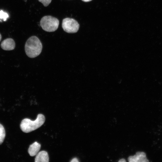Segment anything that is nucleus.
<instances>
[{
    "label": "nucleus",
    "mask_w": 162,
    "mask_h": 162,
    "mask_svg": "<svg viewBox=\"0 0 162 162\" xmlns=\"http://www.w3.org/2000/svg\"><path fill=\"white\" fill-rule=\"evenodd\" d=\"M82 0L84 2H90L92 0Z\"/></svg>",
    "instance_id": "4468645a"
},
{
    "label": "nucleus",
    "mask_w": 162,
    "mask_h": 162,
    "mask_svg": "<svg viewBox=\"0 0 162 162\" xmlns=\"http://www.w3.org/2000/svg\"><path fill=\"white\" fill-rule=\"evenodd\" d=\"M45 120L44 116L41 114H38L34 121L25 118L23 119L20 124V128L24 132L28 133L34 130L41 127Z\"/></svg>",
    "instance_id": "f03ea898"
},
{
    "label": "nucleus",
    "mask_w": 162,
    "mask_h": 162,
    "mask_svg": "<svg viewBox=\"0 0 162 162\" xmlns=\"http://www.w3.org/2000/svg\"><path fill=\"white\" fill-rule=\"evenodd\" d=\"M2 49L5 50H11L15 48V43L12 38H8L3 40L1 44Z\"/></svg>",
    "instance_id": "423d86ee"
},
{
    "label": "nucleus",
    "mask_w": 162,
    "mask_h": 162,
    "mask_svg": "<svg viewBox=\"0 0 162 162\" xmlns=\"http://www.w3.org/2000/svg\"><path fill=\"white\" fill-rule=\"evenodd\" d=\"M71 162H79L78 159L76 158H73L70 161Z\"/></svg>",
    "instance_id": "f8f14e48"
},
{
    "label": "nucleus",
    "mask_w": 162,
    "mask_h": 162,
    "mask_svg": "<svg viewBox=\"0 0 162 162\" xmlns=\"http://www.w3.org/2000/svg\"><path fill=\"white\" fill-rule=\"evenodd\" d=\"M40 24L42 28L45 31L49 32H53L58 28L59 21L55 17L46 16L41 18Z\"/></svg>",
    "instance_id": "7ed1b4c3"
},
{
    "label": "nucleus",
    "mask_w": 162,
    "mask_h": 162,
    "mask_svg": "<svg viewBox=\"0 0 162 162\" xmlns=\"http://www.w3.org/2000/svg\"><path fill=\"white\" fill-rule=\"evenodd\" d=\"M62 27L64 30L66 32L73 33H76L78 31L80 25L75 20L66 18L63 19Z\"/></svg>",
    "instance_id": "20e7f679"
},
{
    "label": "nucleus",
    "mask_w": 162,
    "mask_h": 162,
    "mask_svg": "<svg viewBox=\"0 0 162 162\" xmlns=\"http://www.w3.org/2000/svg\"><path fill=\"white\" fill-rule=\"evenodd\" d=\"M118 162H126V160H125V159H121L120 160H119L118 161Z\"/></svg>",
    "instance_id": "ddd939ff"
},
{
    "label": "nucleus",
    "mask_w": 162,
    "mask_h": 162,
    "mask_svg": "<svg viewBox=\"0 0 162 162\" xmlns=\"http://www.w3.org/2000/svg\"><path fill=\"white\" fill-rule=\"evenodd\" d=\"M42 49V43L36 36L30 37L25 44V50L26 55L29 58H34L40 55Z\"/></svg>",
    "instance_id": "f257e3e1"
},
{
    "label": "nucleus",
    "mask_w": 162,
    "mask_h": 162,
    "mask_svg": "<svg viewBox=\"0 0 162 162\" xmlns=\"http://www.w3.org/2000/svg\"><path fill=\"white\" fill-rule=\"evenodd\" d=\"M9 15L7 13L2 10L0 11V19H3L4 21H6Z\"/></svg>",
    "instance_id": "9d476101"
},
{
    "label": "nucleus",
    "mask_w": 162,
    "mask_h": 162,
    "mask_svg": "<svg viewBox=\"0 0 162 162\" xmlns=\"http://www.w3.org/2000/svg\"><path fill=\"white\" fill-rule=\"evenodd\" d=\"M1 38H2V36L1 34H0V41H1Z\"/></svg>",
    "instance_id": "2eb2a0df"
},
{
    "label": "nucleus",
    "mask_w": 162,
    "mask_h": 162,
    "mask_svg": "<svg viewBox=\"0 0 162 162\" xmlns=\"http://www.w3.org/2000/svg\"><path fill=\"white\" fill-rule=\"evenodd\" d=\"M40 147V144L37 142H35L31 145L28 150L30 155L31 156L36 155L38 152Z\"/></svg>",
    "instance_id": "6e6552de"
},
{
    "label": "nucleus",
    "mask_w": 162,
    "mask_h": 162,
    "mask_svg": "<svg viewBox=\"0 0 162 162\" xmlns=\"http://www.w3.org/2000/svg\"><path fill=\"white\" fill-rule=\"evenodd\" d=\"M38 1L41 2L43 5L46 7L48 6L51 3L52 0H38Z\"/></svg>",
    "instance_id": "9b49d317"
},
{
    "label": "nucleus",
    "mask_w": 162,
    "mask_h": 162,
    "mask_svg": "<svg viewBox=\"0 0 162 162\" xmlns=\"http://www.w3.org/2000/svg\"><path fill=\"white\" fill-rule=\"evenodd\" d=\"M128 161L130 162H147L148 160L147 159L145 153L143 152H137L133 156H129Z\"/></svg>",
    "instance_id": "39448f33"
},
{
    "label": "nucleus",
    "mask_w": 162,
    "mask_h": 162,
    "mask_svg": "<svg viewBox=\"0 0 162 162\" xmlns=\"http://www.w3.org/2000/svg\"><path fill=\"white\" fill-rule=\"evenodd\" d=\"M49 157L47 152L45 151L38 152L35 158V162H48Z\"/></svg>",
    "instance_id": "0eeeda50"
},
{
    "label": "nucleus",
    "mask_w": 162,
    "mask_h": 162,
    "mask_svg": "<svg viewBox=\"0 0 162 162\" xmlns=\"http://www.w3.org/2000/svg\"><path fill=\"white\" fill-rule=\"evenodd\" d=\"M5 136V132L3 126L0 124V145L3 142Z\"/></svg>",
    "instance_id": "1a4fd4ad"
}]
</instances>
